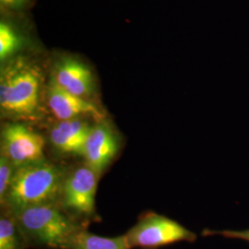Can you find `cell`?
Instances as JSON below:
<instances>
[{
    "instance_id": "cell-1",
    "label": "cell",
    "mask_w": 249,
    "mask_h": 249,
    "mask_svg": "<svg viewBox=\"0 0 249 249\" xmlns=\"http://www.w3.org/2000/svg\"><path fill=\"white\" fill-rule=\"evenodd\" d=\"M1 116L14 122L40 120L45 95V74L32 57L20 54L1 64Z\"/></svg>"
},
{
    "instance_id": "cell-2",
    "label": "cell",
    "mask_w": 249,
    "mask_h": 249,
    "mask_svg": "<svg viewBox=\"0 0 249 249\" xmlns=\"http://www.w3.org/2000/svg\"><path fill=\"white\" fill-rule=\"evenodd\" d=\"M11 215L18 224L28 248L71 249L78 232L85 228L83 223L57 203L36 205Z\"/></svg>"
},
{
    "instance_id": "cell-3",
    "label": "cell",
    "mask_w": 249,
    "mask_h": 249,
    "mask_svg": "<svg viewBox=\"0 0 249 249\" xmlns=\"http://www.w3.org/2000/svg\"><path fill=\"white\" fill-rule=\"evenodd\" d=\"M64 177L62 170L46 160L18 167L1 203L11 214L36 205L56 203Z\"/></svg>"
},
{
    "instance_id": "cell-4",
    "label": "cell",
    "mask_w": 249,
    "mask_h": 249,
    "mask_svg": "<svg viewBox=\"0 0 249 249\" xmlns=\"http://www.w3.org/2000/svg\"><path fill=\"white\" fill-rule=\"evenodd\" d=\"M130 249H156L180 242L194 243L196 234L164 215L148 212L124 234Z\"/></svg>"
},
{
    "instance_id": "cell-5",
    "label": "cell",
    "mask_w": 249,
    "mask_h": 249,
    "mask_svg": "<svg viewBox=\"0 0 249 249\" xmlns=\"http://www.w3.org/2000/svg\"><path fill=\"white\" fill-rule=\"evenodd\" d=\"M99 176L86 163L65 174L60 198L64 210L78 220L94 219Z\"/></svg>"
},
{
    "instance_id": "cell-6",
    "label": "cell",
    "mask_w": 249,
    "mask_h": 249,
    "mask_svg": "<svg viewBox=\"0 0 249 249\" xmlns=\"http://www.w3.org/2000/svg\"><path fill=\"white\" fill-rule=\"evenodd\" d=\"M45 141L41 134L18 122L6 123L1 130V155L16 167L45 160Z\"/></svg>"
},
{
    "instance_id": "cell-7",
    "label": "cell",
    "mask_w": 249,
    "mask_h": 249,
    "mask_svg": "<svg viewBox=\"0 0 249 249\" xmlns=\"http://www.w3.org/2000/svg\"><path fill=\"white\" fill-rule=\"evenodd\" d=\"M49 80L60 89L75 96L95 102L97 86L90 67L72 54H60L53 58Z\"/></svg>"
},
{
    "instance_id": "cell-8",
    "label": "cell",
    "mask_w": 249,
    "mask_h": 249,
    "mask_svg": "<svg viewBox=\"0 0 249 249\" xmlns=\"http://www.w3.org/2000/svg\"><path fill=\"white\" fill-rule=\"evenodd\" d=\"M44 103L57 121L91 117L95 121L106 118L104 110L95 102L75 96L60 89L52 80L45 84Z\"/></svg>"
},
{
    "instance_id": "cell-9",
    "label": "cell",
    "mask_w": 249,
    "mask_h": 249,
    "mask_svg": "<svg viewBox=\"0 0 249 249\" xmlns=\"http://www.w3.org/2000/svg\"><path fill=\"white\" fill-rule=\"evenodd\" d=\"M118 150L117 134L105 118L91 125L82 157L85 163L100 177L115 159Z\"/></svg>"
},
{
    "instance_id": "cell-10",
    "label": "cell",
    "mask_w": 249,
    "mask_h": 249,
    "mask_svg": "<svg viewBox=\"0 0 249 249\" xmlns=\"http://www.w3.org/2000/svg\"><path fill=\"white\" fill-rule=\"evenodd\" d=\"M91 125L84 118L57 121L49 131L50 142L61 153L82 156Z\"/></svg>"
},
{
    "instance_id": "cell-11",
    "label": "cell",
    "mask_w": 249,
    "mask_h": 249,
    "mask_svg": "<svg viewBox=\"0 0 249 249\" xmlns=\"http://www.w3.org/2000/svg\"><path fill=\"white\" fill-rule=\"evenodd\" d=\"M26 47L23 34L10 20L1 18L0 22V61L1 64L15 58Z\"/></svg>"
},
{
    "instance_id": "cell-12",
    "label": "cell",
    "mask_w": 249,
    "mask_h": 249,
    "mask_svg": "<svg viewBox=\"0 0 249 249\" xmlns=\"http://www.w3.org/2000/svg\"><path fill=\"white\" fill-rule=\"evenodd\" d=\"M71 249H130L124 234L106 237L89 232L86 228L80 230L74 238Z\"/></svg>"
},
{
    "instance_id": "cell-13",
    "label": "cell",
    "mask_w": 249,
    "mask_h": 249,
    "mask_svg": "<svg viewBox=\"0 0 249 249\" xmlns=\"http://www.w3.org/2000/svg\"><path fill=\"white\" fill-rule=\"evenodd\" d=\"M26 242L11 214H1L0 217V249H25Z\"/></svg>"
},
{
    "instance_id": "cell-14",
    "label": "cell",
    "mask_w": 249,
    "mask_h": 249,
    "mask_svg": "<svg viewBox=\"0 0 249 249\" xmlns=\"http://www.w3.org/2000/svg\"><path fill=\"white\" fill-rule=\"evenodd\" d=\"M15 170L16 167L11 163V161L4 155H1L0 157V200L1 201L6 196V193L9 189Z\"/></svg>"
},
{
    "instance_id": "cell-15",
    "label": "cell",
    "mask_w": 249,
    "mask_h": 249,
    "mask_svg": "<svg viewBox=\"0 0 249 249\" xmlns=\"http://www.w3.org/2000/svg\"><path fill=\"white\" fill-rule=\"evenodd\" d=\"M202 236H213V235H221L225 238L229 239H239V240L246 241L249 243V229L246 230H210L205 229L201 232Z\"/></svg>"
},
{
    "instance_id": "cell-16",
    "label": "cell",
    "mask_w": 249,
    "mask_h": 249,
    "mask_svg": "<svg viewBox=\"0 0 249 249\" xmlns=\"http://www.w3.org/2000/svg\"><path fill=\"white\" fill-rule=\"evenodd\" d=\"M35 0H0L1 9L10 13H21L34 5Z\"/></svg>"
}]
</instances>
